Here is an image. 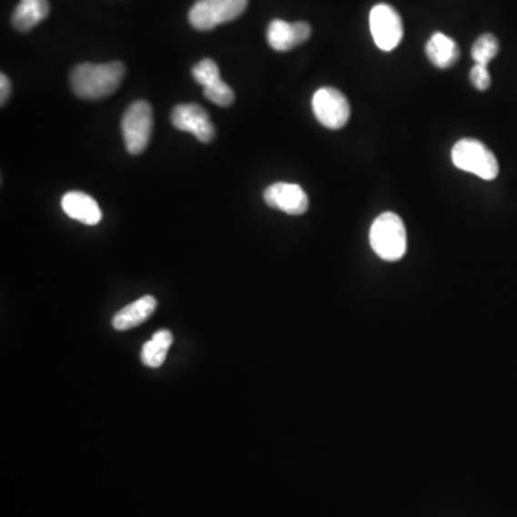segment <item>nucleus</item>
<instances>
[{
    "label": "nucleus",
    "mask_w": 517,
    "mask_h": 517,
    "mask_svg": "<svg viewBox=\"0 0 517 517\" xmlns=\"http://www.w3.org/2000/svg\"><path fill=\"white\" fill-rule=\"evenodd\" d=\"M248 5V0H198L188 12V21L198 31H211L238 19Z\"/></svg>",
    "instance_id": "nucleus-4"
},
{
    "label": "nucleus",
    "mask_w": 517,
    "mask_h": 517,
    "mask_svg": "<svg viewBox=\"0 0 517 517\" xmlns=\"http://www.w3.org/2000/svg\"><path fill=\"white\" fill-rule=\"evenodd\" d=\"M171 344H173V334L170 330H157L153 338L144 344L143 350H141V361L147 367H161L163 362L166 361Z\"/></svg>",
    "instance_id": "nucleus-15"
},
{
    "label": "nucleus",
    "mask_w": 517,
    "mask_h": 517,
    "mask_svg": "<svg viewBox=\"0 0 517 517\" xmlns=\"http://www.w3.org/2000/svg\"><path fill=\"white\" fill-rule=\"evenodd\" d=\"M12 86L11 81L7 78L5 74L0 76V104L5 106L7 103V99L11 96Z\"/></svg>",
    "instance_id": "nucleus-20"
},
{
    "label": "nucleus",
    "mask_w": 517,
    "mask_h": 517,
    "mask_svg": "<svg viewBox=\"0 0 517 517\" xmlns=\"http://www.w3.org/2000/svg\"><path fill=\"white\" fill-rule=\"evenodd\" d=\"M451 160L460 170L474 174L483 180H494L499 176L496 156L482 141L474 138L457 141L452 147Z\"/></svg>",
    "instance_id": "nucleus-3"
},
{
    "label": "nucleus",
    "mask_w": 517,
    "mask_h": 517,
    "mask_svg": "<svg viewBox=\"0 0 517 517\" xmlns=\"http://www.w3.org/2000/svg\"><path fill=\"white\" fill-rule=\"evenodd\" d=\"M124 76L126 66L121 62L76 65L71 72L72 91L88 101L106 98L118 89Z\"/></svg>",
    "instance_id": "nucleus-1"
},
{
    "label": "nucleus",
    "mask_w": 517,
    "mask_h": 517,
    "mask_svg": "<svg viewBox=\"0 0 517 517\" xmlns=\"http://www.w3.org/2000/svg\"><path fill=\"white\" fill-rule=\"evenodd\" d=\"M312 109L315 118L325 128L340 129L350 121V106L347 96L330 86L318 89L313 94Z\"/></svg>",
    "instance_id": "nucleus-6"
},
{
    "label": "nucleus",
    "mask_w": 517,
    "mask_h": 517,
    "mask_svg": "<svg viewBox=\"0 0 517 517\" xmlns=\"http://www.w3.org/2000/svg\"><path fill=\"white\" fill-rule=\"evenodd\" d=\"M171 123L176 128L193 134L201 143H210L215 138V126L210 116L198 104H180L171 111Z\"/></svg>",
    "instance_id": "nucleus-8"
},
{
    "label": "nucleus",
    "mask_w": 517,
    "mask_h": 517,
    "mask_svg": "<svg viewBox=\"0 0 517 517\" xmlns=\"http://www.w3.org/2000/svg\"><path fill=\"white\" fill-rule=\"evenodd\" d=\"M205 96L211 101V103L218 104L220 106H232L235 101V92L226 82L218 81L211 86H206Z\"/></svg>",
    "instance_id": "nucleus-18"
},
{
    "label": "nucleus",
    "mask_w": 517,
    "mask_h": 517,
    "mask_svg": "<svg viewBox=\"0 0 517 517\" xmlns=\"http://www.w3.org/2000/svg\"><path fill=\"white\" fill-rule=\"evenodd\" d=\"M62 210L68 218L81 221L84 225H98L103 218V211L99 208L98 203L82 191H69L64 194L61 200Z\"/></svg>",
    "instance_id": "nucleus-11"
},
{
    "label": "nucleus",
    "mask_w": 517,
    "mask_h": 517,
    "mask_svg": "<svg viewBox=\"0 0 517 517\" xmlns=\"http://www.w3.org/2000/svg\"><path fill=\"white\" fill-rule=\"evenodd\" d=\"M372 39L381 51L390 52L399 46L404 35V26L399 12L387 4L372 7L370 14Z\"/></svg>",
    "instance_id": "nucleus-7"
},
{
    "label": "nucleus",
    "mask_w": 517,
    "mask_h": 517,
    "mask_svg": "<svg viewBox=\"0 0 517 517\" xmlns=\"http://www.w3.org/2000/svg\"><path fill=\"white\" fill-rule=\"evenodd\" d=\"M48 0H21L12 16V25L19 32H27L41 24L49 15Z\"/></svg>",
    "instance_id": "nucleus-14"
},
{
    "label": "nucleus",
    "mask_w": 517,
    "mask_h": 517,
    "mask_svg": "<svg viewBox=\"0 0 517 517\" xmlns=\"http://www.w3.org/2000/svg\"><path fill=\"white\" fill-rule=\"evenodd\" d=\"M470 81L473 84L474 88L479 89V91H486L492 86L491 72L484 65L476 64L470 72Z\"/></svg>",
    "instance_id": "nucleus-19"
},
{
    "label": "nucleus",
    "mask_w": 517,
    "mask_h": 517,
    "mask_svg": "<svg viewBox=\"0 0 517 517\" xmlns=\"http://www.w3.org/2000/svg\"><path fill=\"white\" fill-rule=\"evenodd\" d=\"M156 308V298L146 295L136 302L129 303L123 309H119L114 315L113 327L117 330H128L140 327L141 323L146 322L153 315Z\"/></svg>",
    "instance_id": "nucleus-12"
},
{
    "label": "nucleus",
    "mask_w": 517,
    "mask_h": 517,
    "mask_svg": "<svg viewBox=\"0 0 517 517\" xmlns=\"http://www.w3.org/2000/svg\"><path fill=\"white\" fill-rule=\"evenodd\" d=\"M312 29L307 22H289L275 19L268 26V44L278 52L290 51L299 45L305 44L310 38Z\"/></svg>",
    "instance_id": "nucleus-10"
},
{
    "label": "nucleus",
    "mask_w": 517,
    "mask_h": 517,
    "mask_svg": "<svg viewBox=\"0 0 517 517\" xmlns=\"http://www.w3.org/2000/svg\"><path fill=\"white\" fill-rule=\"evenodd\" d=\"M124 143L129 154H141L153 133V108L147 101H136L127 108L121 123Z\"/></svg>",
    "instance_id": "nucleus-5"
},
{
    "label": "nucleus",
    "mask_w": 517,
    "mask_h": 517,
    "mask_svg": "<svg viewBox=\"0 0 517 517\" xmlns=\"http://www.w3.org/2000/svg\"><path fill=\"white\" fill-rule=\"evenodd\" d=\"M499 49H501V45H499L496 36L492 34H484L474 42L473 48H471V58L474 59L476 64L487 66L496 58Z\"/></svg>",
    "instance_id": "nucleus-16"
},
{
    "label": "nucleus",
    "mask_w": 517,
    "mask_h": 517,
    "mask_svg": "<svg viewBox=\"0 0 517 517\" xmlns=\"http://www.w3.org/2000/svg\"><path fill=\"white\" fill-rule=\"evenodd\" d=\"M266 205L283 211L286 215L302 216L309 208V198L299 184L279 183L272 184L263 193Z\"/></svg>",
    "instance_id": "nucleus-9"
},
{
    "label": "nucleus",
    "mask_w": 517,
    "mask_h": 517,
    "mask_svg": "<svg viewBox=\"0 0 517 517\" xmlns=\"http://www.w3.org/2000/svg\"><path fill=\"white\" fill-rule=\"evenodd\" d=\"M370 243L378 258L397 262L407 252V232L401 218L391 211L375 218L370 230Z\"/></svg>",
    "instance_id": "nucleus-2"
},
{
    "label": "nucleus",
    "mask_w": 517,
    "mask_h": 517,
    "mask_svg": "<svg viewBox=\"0 0 517 517\" xmlns=\"http://www.w3.org/2000/svg\"><path fill=\"white\" fill-rule=\"evenodd\" d=\"M193 76L198 84H200L203 88L220 81V69L218 65L213 59H203L198 65H194Z\"/></svg>",
    "instance_id": "nucleus-17"
},
{
    "label": "nucleus",
    "mask_w": 517,
    "mask_h": 517,
    "mask_svg": "<svg viewBox=\"0 0 517 517\" xmlns=\"http://www.w3.org/2000/svg\"><path fill=\"white\" fill-rule=\"evenodd\" d=\"M429 61L439 69L451 68L460 58L459 45L441 32H436L426 45Z\"/></svg>",
    "instance_id": "nucleus-13"
}]
</instances>
